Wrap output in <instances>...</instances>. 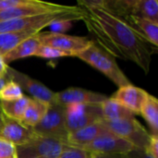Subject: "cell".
<instances>
[{
  "label": "cell",
  "instance_id": "cell-30",
  "mask_svg": "<svg viewBox=\"0 0 158 158\" xmlns=\"http://www.w3.org/2000/svg\"><path fill=\"white\" fill-rule=\"evenodd\" d=\"M128 158H153L143 149H134L133 151L127 154Z\"/></svg>",
  "mask_w": 158,
  "mask_h": 158
},
{
  "label": "cell",
  "instance_id": "cell-31",
  "mask_svg": "<svg viewBox=\"0 0 158 158\" xmlns=\"http://www.w3.org/2000/svg\"><path fill=\"white\" fill-rule=\"evenodd\" d=\"M91 158H128L127 155H103V154H92Z\"/></svg>",
  "mask_w": 158,
  "mask_h": 158
},
{
  "label": "cell",
  "instance_id": "cell-25",
  "mask_svg": "<svg viewBox=\"0 0 158 158\" xmlns=\"http://www.w3.org/2000/svg\"><path fill=\"white\" fill-rule=\"evenodd\" d=\"M34 56H38V57L44 58V59H56V58L65 57V56H72V55L69 53L64 52L62 50H58L54 47L41 44L38 50L36 51Z\"/></svg>",
  "mask_w": 158,
  "mask_h": 158
},
{
  "label": "cell",
  "instance_id": "cell-15",
  "mask_svg": "<svg viewBox=\"0 0 158 158\" xmlns=\"http://www.w3.org/2000/svg\"><path fill=\"white\" fill-rule=\"evenodd\" d=\"M147 95L148 93L146 91L131 83L118 88V90L111 96V98L118 101L135 116L141 114V109L146 100Z\"/></svg>",
  "mask_w": 158,
  "mask_h": 158
},
{
  "label": "cell",
  "instance_id": "cell-9",
  "mask_svg": "<svg viewBox=\"0 0 158 158\" xmlns=\"http://www.w3.org/2000/svg\"><path fill=\"white\" fill-rule=\"evenodd\" d=\"M5 77L11 81L16 82L23 91L31 96V99L42 101L47 105L56 102V93L51 91L42 82L34 80L11 67H7Z\"/></svg>",
  "mask_w": 158,
  "mask_h": 158
},
{
  "label": "cell",
  "instance_id": "cell-5",
  "mask_svg": "<svg viewBox=\"0 0 158 158\" xmlns=\"http://www.w3.org/2000/svg\"><path fill=\"white\" fill-rule=\"evenodd\" d=\"M31 129L37 135L56 138L67 143L69 132L66 127L65 106L56 102L48 105L44 118Z\"/></svg>",
  "mask_w": 158,
  "mask_h": 158
},
{
  "label": "cell",
  "instance_id": "cell-4",
  "mask_svg": "<svg viewBox=\"0 0 158 158\" xmlns=\"http://www.w3.org/2000/svg\"><path fill=\"white\" fill-rule=\"evenodd\" d=\"M104 6L118 16H135L158 23L156 0H105Z\"/></svg>",
  "mask_w": 158,
  "mask_h": 158
},
{
  "label": "cell",
  "instance_id": "cell-18",
  "mask_svg": "<svg viewBox=\"0 0 158 158\" xmlns=\"http://www.w3.org/2000/svg\"><path fill=\"white\" fill-rule=\"evenodd\" d=\"M37 34V33H36ZM33 35L31 38L23 41L20 43L18 46H16L14 49L9 51L7 54L3 56V59L5 63L7 65L10 62H13L18 59L29 57V56H34L36 51L41 45V43L39 42L37 35Z\"/></svg>",
  "mask_w": 158,
  "mask_h": 158
},
{
  "label": "cell",
  "instance_id": "cell-12",
  "mask_svg": "<svg viewBox=\"0 0 158 158\" xmlns=\"http://www.w3.org/2000/svg\"><path fill=\"white\" fill-rule=\"evenodd\" d=\"M80 148L91 154L103 155H127L136 149L131 143L112 132L100 136L92 143Z\"/></svg>",
  "mask_w": 158,
  "mask_h": 158
},
{
  "label": "cell",
  "instance_id": "cell-35",
  "mask_svg": "<svg viewBox=\"0 0 158 158\" xmlns=\"http://www.w3.org/2000/svg\"><path fill=\"white\" fill-rule=\"evenodd\" d=\"M2 114V111H1V107H0V115Z\"/></svg>",
  "mask_w": 158,
  "mask_h": 158
},
{
  "label": "cell",
  "instance_id": "cell-2",
  "mask_svg": "<svg viewBox=\"0 0 158 158\" xmlns=\"http://www.w3.org/2000/svg\"><path fill=\"white\" fill-rule=\"evenodd\" d=\"M76 56L102 72L118 88L131 84L130 80L120 69L115 57L100 47L94 41Z\"/></svg>",
  "mask_w": 158,
  "mask_h": 158
},
{
  "label": "cell",
  "instance_id": "cell-21",
  "mask_svg": "<svg viewBox=\"0 0 158 158\" xmlns=\"http://www.w3.org/2000/svg\"><path fill=\"white\" fill-rule=\"evenodd\" d=\"M47 108H48L47 104L42 101L30 98L29 105L20 121L25 126L29 128H33L44 118V116L47 111Z\"/></svg>",
  "mask_w": 158,
  "mask_h": 158
},
{
  "label": "cell",
  "instance_id": "cell-6",
  "mask_svg": "<svg viewBox=\"0 0 158 158\" xmlns=\"http://www.w3.org/2000/svg\"><path fill=\"white\" fill-rule=\"evenodd\" d=\"M105 126L115 135L131 143L135 148L147 150L151 134L135 118L119 120H102Z\"/></svg>",
  "mask_w": 158,
  "mask_h": 158
},
{
  "label": "cell",
  "instance_id": "cell-14",
  "mask_svg": "<svg viewBox=\"0 0 158 158\" xmlns=\"http://www.w3.org/2000/svg\"><path fill=\"white\" fill-rule=\"evenodd\" d=\"M107 98L103 94L78 87H69L56 93V102L64 106L69 105H101Z\"/></svg>",
  "mask_w": 158,
  "mask_h": 158
},
{
  "label": "cell",
  "instance_id": "cell-7",
  "mask_svg": "<svg viewBox=\"0 0 158 158\" xmlns=\"http://www.w3.org/2000/svg\"><path fill=\"white\" fill-rule=\"evenodd\" d=\"M68 144L58 139L34 134L27 143L18 146V158H57Z\"/></svg>",
  "mask_w": 158,
  "mask_h": 158
},
{
  "label": "cell",
  "instance_id": "cell-17",
  "mask_svg": "<svg viewBox=\"0 0 158 158\" xmlns=\"http://www.w3.org/2000/svg\"><path fill=\"white\" fill-rule=\"evenodd\" d=\"M120 19H122L147 44H152L155 47L157 46L158 23L135 16H125Z\"/></svg>",
  "mask_w": 158,
  "mask_h": 158
},
{
  "label": "cell",
  "instance_id": "cell-22",
  "mask_svg": "<svg viewBox=\"0 0 158 158\" xmlns=\"http://www.w3.org/2000/svg\"><path fill=\"white\" fill-rule=\"evenodd\" d=\"M147 122L152 135L158 136V100L149 94L141 109V114Z\"/></svg>",
  "mask_w": 158,
  "mask_h": 158
},
{
  "label": "cell",
  "instance_id": "cell-13",
  "mask_svg": "<svg viewBox=\"0 0 158 158\" xmlns=\"http://www.w3.org/2000/svg\"><path fill=\"white\" fill-rule=\"evenodd\" d=\"M0 139L6 141L16 147L23 145L34 136L31 128L25 126L21 121L10 118L4 114L1 115Z\"/></svg>",
  "mask_w": 158,
  "mask_h": 158
},
{
  "label": "cell",
  "instance_id": "cell-28",
  "mask_svg": "<svg viewBox=\"0 0 158 158\" xmlns=\"http://www.w3.org/2000/svg\"><path fill=\"white\" fill-rule=\"evenodd\" d=\"M0 158H18L16 146L0 139Z\"/></svg>",
  "mask_w": 158,
  "mask_h": 158
},
{
  "label": "cell",
  "instance_id": "cell-26",
  "mask_svg": "<svg viewBox=\"0 0 158 158\" xmlns=\"http://www.w3.org/2000/svg\"><path fill=\"white\" fill-rule=\"evenodd\" d=\"M73 21L74 19H60L52 22L48 27L50 28L51 32L65 34V32L72 27Z\"/></svg>",
  "mask_w": 158,
  "mask_h": 158
},
{
  "label": "cell",
  "instance_id": "cell-32",
  "mask_svg": "<svg viewBox=\"0 0 158 158\" xmlns=\"http://www.w3.org/2000/svg\"><path fill=\"white\" fill-rule=\"evenodd\" d=\"M7 67H8V65H6L5 63V61L3 59V56H0V77H5Z\"/></svg>",
  "mask_w": 158,
  "mask_h": 158
},
{
  "label": "cell",
  "instance_id": "cell-16",
  "mask_svg": "<svg viewBox=\"0 0 158 158\" xmlns=\"http://www.w3.org/2000/svg\"><path fill=\"white\" fill-rule=\"evenodd\" d=\"M109 133H111V131L105 126L102 121H99L72 133H69L68 136L67 144L80 148L92 143L96 138Z\"/></svg>",
  "mask_w": 158,
  "mask_h": 158
},
{
  "label": "cell",
  "instance_id": "cell-24",
  "mask_svg": "<svg viewBox=\"0 0 158 158\" xmlns=\"http://www.w3.org/2000/svg\"><path fill=\"white\" fill-rule=\"evenodd\" d=\"M24 96L21 88L14 81H8L0 92V101H13Z\"/></svg>",
  "mask_w": 158,
  "mask_h": 158
},
{
  "label": "cell",
  "instance_id": "cell-1",
  "mask_svg": "<svg viewBox=\"0 0 158 158\" xmlns=\"http://www.w3.org/2000/svg\"><path fill=\"white\" fill-rule=\"evenodd\" d=\"M81 20L96 44L115 58L130 60L148 73L152 49L122 19L104 6V0H80Z\"/></svg>",
  "mask_w": 158,
  "mask_h": 158
},
{
  "label": "cell",
  "instance_id": "cell-34",
  "mask_svg": "<svg viewBox=\"0 0 158 158\" xmlns=\"http://www.w3.org/2000/svg\"><path fill=\"white\" fill-rule=\"evenodd\" d=\"M2 115V114H1ZM1 115H0V126H1V121H2V119H1Z\"/></svg>",
  "mask_w": 158,
  "mask_h": 158
},
{
  "label": "cell",
  "instance_id": "cell-36",
  "mask_svg": "<svg viewBox=\"0 0 158 158\" xmlns=\"http://www.w3.org/2000/svg\"><path fill=\"white\" fill-rule=\"evenodd\" d=\"M33 158H38V157H33Z\"/></svg>",
  "mask_w": 158,
  "mask_h": 158
},
{
  "label": "cell",
  "instance_id": "cell-3",
  "mask_svg": "<svg viewBox=\"0 0 158 158\" xmlns=\"http://www.w3.org/2000/svg\"><path fill=\"white\" fill-rule=\"evenodd\" d=\"M60 19H72L74 20L81 19L80 10L77 6L74 10L58 11L46 13L43 15L31 16L19 19H14L5 21H0V33L8 31H36L39 32L42 29L48 27L52 22Z\"/></svg>",
  "mask_w": 158,
  "mask_h": 158
},
{
  "label": "cell",
  "instance_id": "cell-10",
  "mask_svg": "<svg viewBox=\"0 0 158 158\" xmlns=\"http://www.w3.org/2000/svg\"><path fill=\"white\" fill-rule=\"evenodd\" d=\"M36 35L41 44L69 53L72 56H76L78 54L84 51L93 43L92 40H89L86 37L72 36L51 31H39Z\"/></svg>",
  "mask_w": 158,
  "mask_h": 158
},
{
  "label": "cell",
  "instance_id": "cell-19",
  "mask_svg": "<svg viewBox=\"0 0 158 158\" xmlns=\"http://www.w3.org/2000/svg\"><path fill=\"white\" fill-rule=\"evenodd\" d=\"M101 110L104 120H119L126 118H134V115L115 99L108 97L101 104Z\"/></svg>",
  "mask_w": 158,
  "mask_h": 158
},
{
  "label": "cell",
  "instance_id": "cell-23",
  "mask_svg": "<svg viewBox=\"0 0 158 158\" xmlns=\"http://www.w3.org/2000/svg\"><path fill=\"white\" fill-rule=\"evenodd\" d=\"M29 102L30 97H27L25 95L19 99L13 101H0L2 114L10 118H14L20 121L29 105Z\"/></svg>",
  "mask_w": 158,
  "mask_h": 158
},
{
  "label": "cell",
  "instance_id": "cell-11",
  "mask_svg": "<svg viewBox=\"0 0 158 158\" xmlns=\"http://www.w3.org/2000/svg\"><path fill=\"white\" fill-rule=\"evenodd\" d=\"M77 8V6H64L55 3H49L40 0H33L29 5L15 6L9 9L1 10L0 11V21L31 17V16H37L43 15L46 13H53L58 11H68V10H74Z\"/></svg>",
  "mask_w": 158,
  "mask_h": 158
},
{
  "label": "cell",
  "instance_id": "cell-20",
  "mask_svg": "<svg viewBox=\"0 0 158 158\" xmlns=\"http://www.w3.org/2000/svg\"><path fill=\"white\" fill-rule=\"evenodd\" d=\"M36 31H8L0 33V56H5L23 41L35 35Z\"/></svg>",
  "mask_w": 158,
  "mask_h": 158
},
{
  "label": "cell",
  "instance_id": "cell-8",
  "mask_svg": "<svg viewBox=\"0 0 158 158\" xmlns=\"http://www.w3.org/2000/svg\"><path fill=\"white\" fill-rule=\"evenodd\" d=\"M67 131L72 133L103 120L101 105H69L65 106Z\"/></svg>",
  "mask_w": 158,
  "mask_h": 158
},
{
  "label": "cell",
  "instance_id": "cell-33",
  "mask_svg": "<svg viewBox=\"0 0 158 158\" xmlns=\"http://www.w3.org/2000/svg\"><path fill=\"white\" fill-rule=\"evenodd\" d=\"M7 81H8V80L6 77H0V92L3 89V87L6 84Z\"/></svg>",
  "mask_w": 158,
  "mask_h": 158
},
{
  "label": "cell",
  "instance_id": "cell-29",
  "mask_svg": "<svg viewBox=\"0 0 158 158\" xmlns=\"http://www.w3.org/2000/svg\"><path fill=\"white\" fill-rule=\"evenodd\" d=\"M153 158H158V136L152 135L147 150H145Z\"/></svg>",
  "mask_w": 158,
  "mask_h": 158
},
{
  "label": "cell",
  "instance_id": "cell-27",
  "mask_svg": "<svg viewBox=\"0 0 158 158\" xmlns=\"http://www.w3.org/2000/svg\"><path fill=\"white\" fill-rule=\"evenodd\" d=\"M91 156L92 154L83 149L68 145L57 158H91Z\"/></svg>",
  "mask_w": 158,
  "mask_h": 158
}]
</instances>
